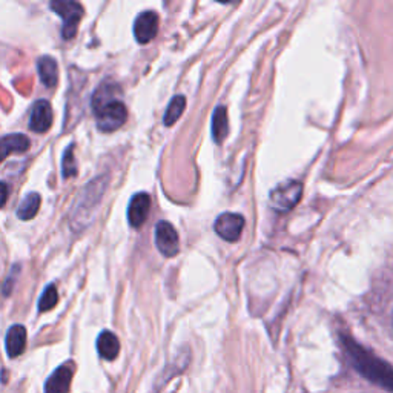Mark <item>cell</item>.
<instances>
[{"label":"cell","mask_w":393,"mask_h":393,"mask_svg":"<svg viewBox=\"0 0 393 393\" xmlns=\"http://www.w3.org/2000/svg\"><path fill=\"white\" fill-rule=\"evenodd\" d=\"M97 116V126L103 132H112L123 126L128 118L126 107L118 100H111L94 109Z\"/></svg>","instance_id":"obj_1"},{"label":"cell","mask_w":393,"mask_h":393,"mask_svg":"<svg viewBox=\"0 0 393 393\" xmlns=\"http://www.w3.org/2000/svg\"><path fill=\"white\" fill-rule=\"evenodd\" d=\"M301 194H303V185L300 181H286V183L277 186L270 192V206L278 210V213H289L292 208L297 206V203L301 199Z\"/></svg>","instance_id":"obj_2"},{"label":"cell","mask_w":393,"mask_h":393,"mask_svg":"<svg viewBox=\"0 0 393 393\" xmlns=\"http://www.w3.org/2000/svg\"><path fill=\"white\" fill-rule=\"evenodd\" d=\"M51 8L57 16L63 19V28H62V37L65 40H71L75 37L79 29V24L83 17V8L77 2H65V0H59V2H51Z\"/></svg>","instance_id":"obj_3"},{"label":"cell","mask_w":393,"mask_h":393,"mask_svg":"<svg viewBox=\"0 0 393 393\" xmlns=\"http://www.w3.org/2000/svg\"><path fill=\"white\" fill-rule=\"evenodd\" d=\"M180 240L176 228L169 222H160L155 226V245L162 255L172 259L180 251Z\"/></svg>","instance_id":"obj_4"},{"label":"cell","mask_w":393,"mask_h":393,"mask_svg":"<svg viewBox=\"0 0 393 393\" xmlns=\"http://www.w3.org/2000/svg\"><path fill=\"white\" fill-rule=\"evenodd\" d=\"M214 229L218 233V237L233 243L241 237V232L245 229V218L233 213L222 214L215 220Z\"/></svg>","instance_id":"obj_5"},{"label":"cell","mask_w":393,"mask_h":393,"mask_svg":"<svg viewBox=\"0 0 393 393\" xmlns=\"http://www.w3.org/2000/svg\"><path fill=\"white\" fill-rule=\"evenodd\" d=\"M158 33V16L154 11H145L135 19L134 36L139 43L145 45L154 39Z\"/></svg>","instance_id":"obj_6"},{"label":"cell","mask_w":393,"mask_h":393,"mask_svg":"<svg viewBox=\"0 0 393 393\" xmlns=\"http://www.w3.org/2000/svg\"><path fill=\"white\" fill-rule=\"evenodd\" d=\"M151 209V196L145 192L135 194L128 208V220L132 228H140L146 222Z\"/></svg>","instance_id":"obj_7"},{"label":"cell","mask_w":393,"mask_h":393,"mask_svg":"<svg viewBox=\"0 0 393 393\" xmlns=\"http://www.w3.org/2000/svg\"><path fill=\"white\" fill-rule=\"evenodd\" d=\"M52 125V109L47 100H39L33 108L31 118H29V128L37 134L47 132Z\"/></svg>","instance_id":"obj_8"},{"label":"cell","mask_w":393,"mask_h":393,"mask_svg":"<svg viewBox=\"0 0 393 393\" xmlns=\"http://www.w3.org/2000/svg\"><path fill=\"white\" fill-rule=\"evenodd\" d=\"M72 370L70 366L57 367L45 383V393H70Z\"/></svg>","instance_id":"obj_9"},{"label":"cell","mask_w":393,"mask_h":393,"mask_svg":"<svg viewBox=\"0 0 393 393\" xmlns=\"http://www.w3.org/2000/svg\"><path fill=\"white\" fill-rule=\"evenodd\" d=\"M6 352H8L10 358H17L19 355L24 353L26 347V329L22 324H16L13 326L8 334H6L5 339Z\"/></svg>","instance_id":"obj_10"},{"label":"cell","mask_w":393,"mask_h":393,"mask_svg":"<svg viewBox=\"0 0 393 393\" xmlns=\"http://www.w3.org/2000/svg\"><path fill=\"white\" fill-rule=\"evenodd\" d=\"M29 148V139L24 134H11L0 139V163L14 153H25Z\"/></svg>","instance_id":"obj_11"},{"label":"cell","mask_w":393,"mask_h":393,"mask_svg":"<svg viewBox=\"0 0 393 393\" xmlns=\"http://www.w3.org/2000/svg\"><path fill=\"white\" fill-rule=\"evenodd\" d=\"M97 350L103 360L112 361L118 357L120 343L118 338L109 330H103L97 338Z\"/></svg>","instance_id":"obj_12"},{"label":"cell","mask_w":393,"mask_h":393,"mask_svg":"<svg viewBox=\"0 0 393 393\" xmlns=\"http://www.w3.org/2000/svg\"><path fill=\"white\" fill-rule=\"evenodd\" d=\"M37 70H39L40 80L43 82L45 86L52 88L57 85L59 80V70L56 60L48 56H43L37 60Z\"/></svg>","instance_id":"obj_13"},{"label":"cell","mask_w":393,"mask_h":393,"mask_svg":"<svg viewBox=\"0 0 393 393\" xmlns=\"http://www.w3.org/2000/svg\"><path fill=\"white\" fill-rule=\"evenodd\" d=\"M40 195L39 194H36V192H31V194H28L24 200H22V203L19 205L17 208V217L20 218V220H33V218L37 215V213H39V208H40Z\"/></svg>","instance_id":"obj_14"},{"label":"cell","mask_w":393,"mask_h":393,"mask_svg":"<svg viewBox=\"0 0 393 393\" xmlns=\"http://www.w3.org/2000/svg\"><path fill=\"white\" fill-rule=\"evenodd\" d=\"M229 126H228V114H226V109L223 107H218L214 112L213 117V135L214 140L217 143H222L226 135H228Z\"/></svg>","instance_id":"obj_15"},{"label":"cell","mask_w":393,"mask_h":393,"mask_svg":"<svg viewBox=\"0 0 393 393\" xmlns=\"http://www.w3.org/2000/svg\"><path fill=\"white\" fill-rule=\"evenodd\" d=\"M186 108V100H185V97L183 95H176L171 100L169 103V107L168 109H166V114H164V118H163V122L166 126H172L174 123L177 122V120L181 117V114H183V111Z\"/></svg>","instance_id":"obj_16"},{"label":"cell","mask_w":393,"mask_h":393,"mask_svg":"<svg viewBox=\"0 0 393 393\" xmlns=\"http://www.w3.org/2000/svg\"><path fill=\"white\" fill-rule=\"evenodd\" d=\"M57 301H59L57 289H56L54 286H48L47 289H45L42 297H40V301H39V311H40V312L51 311V309L57 305Z\"/></svg>","instance_id":"obj_17"},{"label":"cell","mask_w":393,"mask_h":393,"mask_svg":"<svg viewBox=\"0 0 393 393\" xmlns=\"http://www.w3.org/2000/svg\"><path fill=\"white\" fill-rule=\"evenodd\" d=\"M77 174V164H75L74 158V146H70L63 154L62 160V176L63 178H70Z\"/></svg>","instance_id":"obj_18"},{"label":"cell","mask_w":393,"mask_h":393,"mask_svg":"<svg viewBox=\"0 0 393 393\" xmlns=\"http://www.w3.org/2000/svg\"><path fill=\"white\" fill-rule=\"evenodd\" d=\"M8 194H10L8 185L3 183V181H0V209H2L6 205V200H8Z\"/></svg>","instance_id":"obj_19"}]
</instances>
